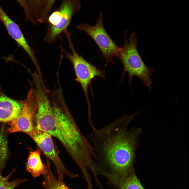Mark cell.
<instances>
[{
  "mask_svg": "<svg viewBox=\"0 0 189 189\" xmlns=\"http://www.w3.org/2000/svg\"><path fill=\"white\" fill-rule=\"evenodd\" d=\"M139 111L124 115L103 128L92 130L88 135L96 155L95 169L103 174L119 176L134 170L139 128L128 130Z\"/></svg>",
  "mask_w": 189,
  "mask_h": 189,
  "instance_id": "6da1fadb",
  "label": "cell"
},
{
  "mask_svg": "<svg viewBox=\"0 0 189 189\" xmlns=\"http://www.w3.org/2000/svg\"><path fill=\"white\" fill-rule=\"evenodd\" d=\"M55 122L47 133L57 139L83 174L94 169L93 148L84 136L70 113L56 103L52 106Z\"/></svg>",
  "mask_w": 189,
  "mask_h": 189,
  "instance_id": "7a4b0ae2",
  "label": "cell"
},
{
  "mask_svg": "<svg viewBox=\"0 0 189 189\" xmlns=\"http://www.w3.org/2000/svg\"><path fill=\"white\" fill-rule=\"evenodd\" d=\"M125 32V44L119 53V58L123 66V75L127 72L129 75V82L131 84L132 78L138 77L143 85L150 87L152 84L151 77L154 70L148 67L143 60L138 50V38L135 33H133L128 40Z\"/></svg>",
  "mask_w": 189,
  "mask_h": 189,
  "instance_id": "3957f363",
  "label": "cell"
},
{
  "mask_svg": "<svg viewBox=\"0 0 189 189\" xmlns=\"http://www.w3.org/2000/svg\"><path fill=\"white\" fill-rule=\"evenodd\" d=\"M67 38L69 46L71 53H69L62 49L66 56L72 64L76 76V80L81 84L87 102L88 115H91V106L88 96V88L91 87L92 80L96 76L105 79L104 72L86 60L75 50L71 38L70 33H65Z\"/></svg>",
  "mask_w": 189,
  "mask_h": 189,
  "instance_id": "277c9868",
  "label": "cell"
},
{
  "mask_svg": "<svg viewBox=\"0 0 189 189\" xmlns=\"http://www.w3.org/2000/svg\"><path fill=\"white\" fill-rule=\"evenodd\" d=\"M81 0H62L59 7L49 17L48 25L44 40L49 44L57 40L70 25L74 14L81 8Z\"/></svg>",
  "mask_w": 189,
  "mask_h": 189,
  "instance_id": "5b68a950",
  "label": "cell"
},
{
  "mask_svg": "<svg viewBox=\"0 0 189 189\" xmlns=\"http://www.w3.org/2000/svg\"><path fill=\"white\" fill-rule=\"evenodd\" d=\"M78 29L89 35L98 46L105 59L106 65L109 63L115 64L114 57L119 59L121 48L112 40L106 31L103 23V14L101 12L96 24L91 26L83 22L77 26Z\"/></svg>",
  "mask_w": 189,
  "mask_h": 189,
  "instance_id": "8992f818",
  "label": "cell"
},
{
  "mask_svg": "<svg viewBox=\"0 0 189 189\" xmlns=\"http://www.w3.org/2000/svg\"><path fill=\"white\" fill-rule=\"evenodd\" d=\"M23 105L17 117L10 122L7 131L12 133L21 132L29 135L35 130L34 121L35 119L37 108L34 90L31 89L27 98L23 101Z\"/></svg>",
  "mask_w": 189,
  "mask_h": 189,
  "instance_id": "52a82bcc",
  "label": "cell"
},
{
  "mask_svg": "<svg viewBox=\"0 0 189 189\" xmlns=\"http://www.w3.org/2000/svg\"><path fill=\"white\" fill-rule=\"evenodd\" d=\"M29 135L43 153L46 158L50 160L54 164L56 169L59 180L62 181L64 175L71 178L78 177L77 175L70 171L64 164L55 148L51 135L35 129L34 132Z\"/></svg>",
  "mask_w": 189,
  "mask_h": 189,
  "instance_id": "ba28073f",
  "label": "cell"
},
{
  "mask_svg": "<svg viewBox=\"0 0 189 189\" xmlns=\"http://www.w3.org/2000/svg\"><path fill=\"white\" fill-rule=\"evenodd\" d=\"M0 20L3 23L10 36L18 46L27 53L37 69L39 64L34 51L26 40L19 25L6 13L0 5Z\"/></svg>",
  "mask_w": 189,
  "mask_h": 189,
  "instance_id": "9c48e42d",
  "label": "cell"
},
{
  "mask_svg": "<svg viewBox=\"0 0 189 189\" xmlns=\"http://www.w3.org/2000/svg\"><path fill=\"white\" fill-rule=\"evenodd\" d=\"M23 105V101L13 100L0 91V122L11 121L18 116Z\"/></svg>",
  "mask_w": 189,
  "mask_h": 189,
  "instance_id": "30bf717a",
  "label": "cell"
},
{
  "mask_svg": "<svg viewBox=\"0 0 189 189\" xmlns=\"http://www.w3.org/2000/svg\"><path fill=\"white\" fill-rule=\"evenodd\" d=\"M41 150L37 147L36 150L30 152L26 164V170L34 178L45 174L47 165L43 164L40 156Z\"/></svg>",
  "mask_w": 189,
  "mask_h": 189,
  "instance_id": "8fae6325",
  "label": "cell"
},
{
  "mask_svg": "<svg viewBox=\"0 0 189 189\" xmlns=\"http://www.w3.org/2000/svg\"><path fill=\"white\" fill-rule=\"evenodd\" d=\"M119 189H144L133 171L126 175L113 177Z\"/></svg>",
  "mask_w": 189,
  "mask_h": 189,
  "instance_id": "7c38bea8",
  "label": "cell"
},
{
  "mask_svg": "<svg viewBox=\"0 0 189 189\" xmlns=\"http://www.w3.org/2000/svg\"><path fill=\"white\" fill-rule=\"evenodd\" d=\"M47 171L43 176V186L44 189H69L62 181L57 180L52 172L50 163L47 159Z\"/></svg>",
  "mask_w": 189,
  "mask_h": 189,
  "instance_id": "4fadbf2b",
  "label": "cell"
},
{
  "mask_svg": "<svg viewBox=\"0 0 189 189\" xmlns=\"http://www.w3.org/2000/svg\"><path fill=\"white\" fill-rule=\"evenodd\" d=\"M56 0H39L38 23L47 21L48 15Z\"/></svg>",
  "mask_w": 189,
  "mask_h": 189,
  "instance_id": "5bb4252c",
  "label": "cell"
},
{
  "mask_svg": "<svg viewBox=\"0 0 189 189\" xmlns=\"http://www.w3.org/2000/svg\"><path fill=\"white\" fill-rule=\"evenodd\" d=\"M15 170L14 169L10 174L5 177L0 175V189H15L18 185L25 182L27 180L26 178H18L9 181L12 175Z\"/></svg>",
  "mask_w": 189,
  "mask_h": 189,
  "instance_id": "9a60e30c",
  "label": "cell"
},
{
  "mask_svg": "<svg viewBox=\"0 0 189 189\" xmlns=\"http://www.w3.org/2000/svg\"><path fill=\"white\" fill-rule=\"evenodd\" d=\"M29 10L30 23L36 25L38 23L39 12V0H26Z\"/></svg>",
  "mask_w": 189,
  "mask_h": 189,
  "instance_id": "2e32d148",
  "label": "cell"
},
{
  "mask_svg": "<svg viewBox=\"0 0 189 189\" xmlns=\"http://www.w3.org/2000/svg\"><path fill=\"white\" fill-rule=\"evenodd\" d=\"M22 8L25 14L26 21L30 22V13L28 5L26 0H15Z\"/></svg>",
  "mask_w": 189,
  "mask_h": 189,
  "instance_id": "e0dca14e",
  "label": "cell"
}]
</instances>
